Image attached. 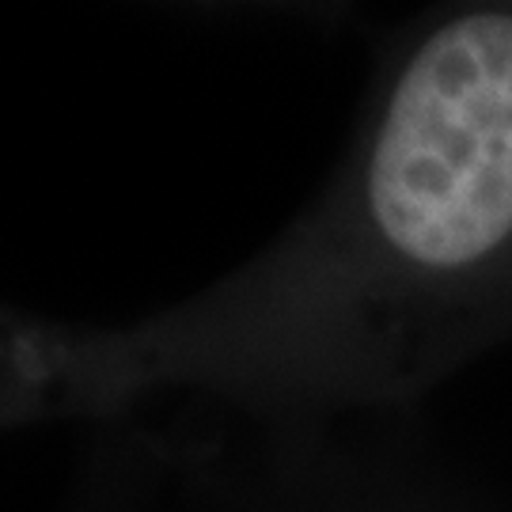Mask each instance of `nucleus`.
I'll use <instances>...</instances> for the list:
<instances>
[{
  "label": "nucleus",
  "mask_w": 512,
  "mask_h": 512,
  "mask_svg": "<svg viewBox=\"0 0 512 512\" xmlns=\"http://www.w3.org/2000/svg\"><path fill=\"white\" fill-rule=\"evenodd\" d=\"M512 346V0L387 27L342 160L262 251L118 323L0 308L4 433L183 395L255 437L406 421Z\"/></svg>",
  "instance_id": "nucleus-1"
},
{
  "label": "nucleus",
  "mask_w": 512,
  "mask_h": 512,
  "mask_svg": "<svg viewBox=\"0 0 512 512\" xmlns=\"http://www.w3.org/2000/svg\"><path fill=\"white\" fill-rule=\"evenodd\" d=\"M251 440L247 456H228L220 437L186 433L179 475L217 512H501L425 456L403 421Z\"/></svg>",
  "instance_id": "nucleus-2"
},
{
  "label": "nucleus",
  "mask_w": 512,
  "mask_h": 512,
  "mask_svg": "<svg viewBox=\"0 0 512 512\" xmlns=\"http://www.w3.org/2000/svg\"><path fill=\"white\" fill-rule=\"evenodd\" d=\"M183 448V433L137 418L95 425L57 512H152L160 490L183 467Z\"/></svg>",
  "instance_id": "nucleus-3"
}]
</instances>
